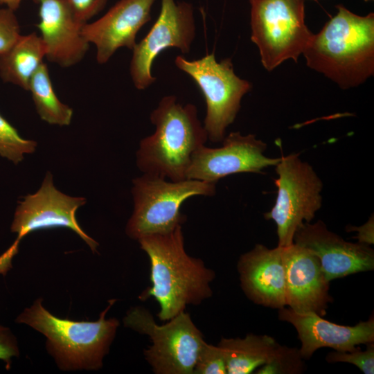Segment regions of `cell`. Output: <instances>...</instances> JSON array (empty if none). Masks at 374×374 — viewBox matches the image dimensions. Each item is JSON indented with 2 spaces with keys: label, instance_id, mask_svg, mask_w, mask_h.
<instances>
[{
  "label": "cell",
  "instance_id": "1",
  "mask_svg": "<svg viewBox=\"0 0 374 374\" xmlns=\"http://www.w3.org/2000/svg\"><path fill=\"white\" fill-rule=\"evenodd\" d=\"M137 241L150 259L152 283L139 298L145 301L153 297L157 301V316L161 321H167L185 311L187 305H198L212 296L211 283L215 274L202 259L186 253L181 225Z\"/></svg>",
  "mask_w": 374,
  "mask_h": 374
},
{
  "label": "cell",
  "instance_id": "2",
  "mask_svg": "<svg viewBox=\"0 0 374 374\" xmlns=\"http://www.w3.org/2000/svg\"><path fill=\"white\" fill-rule=\"evenodd\" d=\"M337 8L303 55L310 69L346 89L374 73V14L360 16L342 5Z\"/></svg>",
  "mask_w": 374,
  "mask_h": 374
},
{
  "label": "cell",
  "instance_id": "3",
  "mask_svg": "<svg viewBox=\"0 0 374 374\" xmlns=\"http://www.w3.org/2000/svg\"><path fill=\"white\" fill-rule=\"evenodd\" d=\"M154 132L142 139L136 153L137 168L143 173L171 181L186 179L193 154L205 145L207 132L198 118L197 107L163 96L150 114Z\"/></svg>",
  "mask_w": 374,
  "mask_h": 374
},
{
  "label": "cell",
  "instance_id": "4",
  "mask_svg": "<svg viewBox=\"0 0 374 374\" xmlns=\"http://www.w3.org/2000/svg\"><path fill=\"white\" fill-rule=\"evenodd\" d=\"M42 301V298L37 299L17 317L16 323L26 324L45 336L46 350L60 370L101 368L119 326L117 319H105L116 299L108 301L107 307L94 321L57 317L43 306Z\"/></svg>",
  "mask_w": 374,
  "mask_h": 374
},
{
  "label": "cell",
  "instance_id": "5",
  "mask_svg": "<svg viewBox=\"0 0 374 374\" xmlns=\"http://www.w3.org/2000/svg\"><path fill=\"white\" fill-rule=\"evenodd\" d=\"M216 184L186 179L171 181L150 174L132 180L134 210L125 233L138 240L151 234L164 233L182 225L186 217L180 211L184 202L193 196H213Z\"/></svg>",
  "mask_w": 374,
  "mask_h": 374
},
{
  "label": "cell",
  "instance_id": "6",
  "mask_svg": "<svg viewBox=\"0 0 374 374\" xmlns=\"http://www.w3.org/2000/svg\"><path fill=\"white\" fill-rule=\"evenodd\" d=\"M251 39L262 64L272 71L287 60L297 61L312 36L305 22V0H249Z\"/></svg>",
  "mask_w": 374,
  "mask_h": 374
},
{
  "label": "cell",
  "instance_id": "7",
  "mask_svg": "<svg viewBox=\"0 0 374 374\" xmlns=\"http://www.w3.org/2000/svg\"><path fill=\"white\" fill-rule=\"evenodd\" d=\"M124 326L148 335L152 344L143 350L145 360L157 374H193L199 352L205 342L203 334L185 311L158 325L146 308H130Z\"/></svg>",
  "mask_w": 374,
  "mask_h": 374
},
{
  "label": "cell",
  "instance_id": "8",
  "mask_svg": "<svg viewBox=\"0 0 374 374\" xmlns=\"http://www.w3.org/2000/svg\"><path fill=\"white\" fill-rule=\"evenodd\" d=\"M277 195L274 206L264 214L276 226L278 246L294 243L297 229L310 222L322 206L323 182L313 167L299 154L283 156L275 166Z\"/></svg>",
  "mask_w": 374,
  "mask_h": 374
},
{
  "label": "cell",
  "instance_id": "9",
  "mask_svg": "<svg viewBox=\"0 0 374 374\" xmlns=\"http://www.w3.org/2000/svg\"><path fill=\"white\" fill-rule=\"evenodd\" d=\"M175 64L192 78L204 96L206 105L204 127L208 139L213 143L222 142L227 127L238 115L242 98L251 89V84L235 73L230 58L218 62L214 53L194 60L177 55Z\"/></svg>",
  "mask_w": 374,
  "mask_h": 374
},
{
  "label": "cell",
  "instance_id": "10",
  "mask_svg": "<svg viewBox=\"0 0 374 374\" xmlns=\"http://www.w3.org/2000/svg\"><path fill=\"white\" fill-rule=\"evenodd\" d=\"M196 35L194 8L188 2L161 0L158 18L148 34L137 42L130 63L132 81L144 90L157 80L151 73L156 57L169 48L188 53Z\"/></svg>",
  "mask_w": 374,
  "mask_h": 374
},
{
  "label": "cell",
  "instance_id": "11",
  "mask_svg": "<svg viewBox=\"0 0 374 374\" xmlns=\"http://www.w3.org/2000/svg\"><path fill=\"white\" fill-rule=\"evenodd\" d=\"M87 199L67 195L55 188L52 174L48 171L39 190L29 194L19 202L16 208L11 231L17 233L15 242L30 233L41 229L67 228L73 231L97 252L98 243L88 235L76 219V212Z\"/></svg>",
  "mask_w": 374,
  "mask_h": 374
},
{
  "label": "cell",
  "instance_id": "12",
  "mask_svg": "<svg viewBox=\"0 0 374 374\" xmlns=\"http://www.w3.org/2000/svg\"><path fill=\"white\" fill-rule=\"evenodd\" d=\"M222 143L219 148L204 145L196 150L187 171V179L217 184L233 174L261 173L265 168L276 166L280 159L265 156L267 143L252 134L242 135L240 132H232Z\"/></svg>",
  "mask_w": 374,
  "mask_h": 374
},
{
  "label": "cell",
  "instance_id": "13",
  "mask_svg": "<svg viewBox=\"0 0 374 374\" xmlns=\"http://www.w3.org/2000/svg\"><path fill=\"white\" fill-rule=\"evenodd\" d=\"M294 243L318 258L329 282L374 269V251L369 245L344 240L321 220L301 225L294 234Z\"/></svg>",
  "mask_w": 374,
  "mask_h": 374
},
{
  "label": "cell",
  "instance_id": "14",
  "mask_svg": "<svg viewBox=\"0 0 374 374\" xmlns=\"http://www.w3.org/2000/svg\"><path fill=\"white\" fill-rule=\"evenodd\" d=\"M156 0H119L98 19L85 23L82 33L96 49L98 64L107 63L121 48L132 50L136 35L151 19Z\"/></svg>",
  "mask_w": 374,
  "mask_h": 374
},
{
  "label": "cell",
  "instance_id": "15",
  "mask_svg": "<svg viewBox=\"0 0 374 374\" xmlns=\"http://www.w3.org/2000/svg\"><path fill=\"white\" fill-rule=\"evenodd\" d=\"M281 248L287 305L297 313L326 315L333 299L318 258L294 243Z\"/></svg>",
  "mask_w": 374,
  "mask_h": 374
},
{
  "label": "cell",
  "instance_id": "16",
  "mask_svg": "<svg viewBox=\"0 0 374 374\" xmlns=\"http://www.w3.org/2000/svg\"><path fill=\"white\" fill-rule=\"evenodd\" d=\"M278 318L291 323L301 342L299 349L303 359H309L318 349L328 347L336 351H353L359 344L374 341V318L360 321L353 326H342L324 319L314 313H297L282 308Z\"/></svg>",
  "mask_w": 374,
  "mask_h": 374
},
{
  "label": "cell",
  "instance_id": "17",
  "mask_svg": "<svg viewBox=\"0 0 374 374\" xmlns=\"http://www.w3.org/2000/svg\"><path fill=\"white\" fill-rule=\"evenodd\" d=\"M39 21L36 25L46 48V58L61 67L79 63L89 43L82 33L84 24L77 20L67 0H36Z\"/></svg>",
  "mask_w": 374,
  "mask_h": 374
},
{
  "label": "cell",
  "instance_id": "18",
  "mask_svg": "<svg viewBox=\"0 0 374 374\" xmlns=\"http://www.w3.org/2000/svg\"><path fill=\"white\" fill-rule=\"evenodd\" d=\"M242 290L254 303L280 309L287 305L282 248L257 244L237 265Z\"/></svg>",
  "mask_w": 374,
  "mask_h": 374
},
{
  "label": "cell",
  "instance_id": "19",
  "mask_svg": "<svg viewBox=\"0 0 374 374\" xmlns=\"http://www.w3.org/2000/svg\"><path fill=\"white\" fill-rule=\"evenodd\" d=\"M217 346L227 373L249 374L273 360L281 348L273 337L248 334L244 338H222Z\"/></svg>",
  "mask_w": 374,
  "mask_h": 374
},
{
  "label": "cell",
  "instance_id": "20",
  "mask_svg": "<svg viewBox=\"0 0 374 374\" xmlns=\"http://www.w3.org/2000/svg\"><path fill=\"white\" fill-rule=\"evenodd\" d=\"M46 58V48L35 33L21 35L12 46L0 54V78L28 91L30 82Z\"/></svg>",
  "mask_w": 374,
  "mask_h": 374
},
{
  "label": "cell",
  "instance_id": "21",
  "mask_svg": "<svg viewBox=\"0 0 374 374\" xmlns=\"http://www.w3.org/2000/svg\"><path fill=\"white\" fill-rule=\"evenodd\" d=\"M36 111L40 118L51 125L68 126L73 109L56 95L48 66L43 62L33 75L28 87Z\"/></svg>",
  "mask_w": 374,
  "mask_h": 374
},
{
  "label": "cell",
  "instance_id": "22",
  "mask_svg": "<svg viewBox=\"0 0 374 374\" xmlns=\"http://www.w3.org/2000/svg\"><path fill=\"white\" fill-rule=\"evenodd\" d=\"M35 141L24 139L18 131L0 114V155L15 164L20 163L26 154L33 153Z\"/></svg>",
  "mask_w": 374,
  "mask_h": 374
},
{
  "label": "cell",
  "instance_id": "23",
  "mask_svg": "<svg viewBox=\"0 0 374 374\" xmlns=\"http://www.w3.org/2000/svg\"><path fill=\"white\" fill-rule=\"evenodd\" d=\"M299 349L282 346L278 353L269 363L256 370L258 374H296L303 369Z\"/></svg>",
  "mask_w": 374,
  "mask_h": 374
},
{
  "label": "cell",
  "instance_id": "24",
  "mask_svg": "<svg viewBox=\"0 0 374 374\" xmlns=\"http://www.w3.org/2000/svg\"><path fill=\"white\" fill-rule=\"evenodd\" d=\"M225 373H227V369L221 348L205 341L199 352L193 374Z\"/></svg>",
  "mask_w": 374,
  "mask_h": 374
},
{
  "label": "cell",
  "instance_id": "25",
  "mask_svg": "<svg viewBox=\"0 0 374 374\" xmlns=\"http://www.w3.org/2000/svg\"><path fill=\"white\" fill-rule=\"evenodd\" d=\"M366 350H362L357 347L353 351H333L326 356V361L330 363L346 362L357 366L364 374L374 373V344L368 343Z\"/></svg>",
  "mask_w": 374,
  "mask_h": 374
},
{
  "label": "cell",
  "instance_id": "26",
  "mask_svg": "<svg viewBox=\"0 0 374 374\" xmlns=\"http://www.w3.org/2000/svg\"><path fill=\"white\" fill-rule=\"evenodd\" d=\"M21 35L15 11L0 8V54L9 49Z\"/></svg>",
  "mask_w": 374,
  "mask_h": 374
},
{
  "label": "cell",
  "instance_id": "27",
  "mask_svg": "<svg viewBox=\"0 0 374 374\" xmlns=\"http://www.w3.org/2000/svg\"><path fill=\"white\" fill-rule=\"evenodd\" d=\"M67 1L77 20L85 24L105 8L107 0H67Z\"/></svg>",
  "mask_w": 374,
  "mask_h": 374
},
{
  "label": "cell",
  "instance_id": "28",
  "mask_svg": "<svg viewBox=\"0 0 374 374\" xmlns=\"http://www.w3.org/2000/svg\"><path fill=\"white\" fill-rule=\"evenodd\" d=\"M19 355L17 340L10 329L0 325V360L6 363V368H10L12 359Z\"/></svg>",
  "mask_w": 374,
  "mask_h": 374
},
{
  "label": "cell",
  "instance_id": "29",
  "mask_svg": "<svg viewBox=\"0 0 374 374\" xmlns=\"http://www.w3.org/2000/svg\"><path fill=\"white\" fill-rule=\"evenodd\" d=\"M348 231H355L357 235L355 237L358 242L370 245L374 243V220L373 215L364 224L360 226H348Z\"/></svg>",
  "mask_w": 374,
  "mask_h": 374
},
{
  "label": "cell",
  "instance_id": "30",
  "mask_svg": "<svg viewBox=\"0 0 374 374\" xmlns=\"http://www.w3.org/2000/svg\"><path fill=\"white\" fill-rule=\"evenodd\" d=\"M17 253L10 247L0 256V274L6 276L12 268V260Z\"/></svg>",
  "mask_w": 374,
  "mask_h": 374
},
{
  "label": "cell",
  "instance_id": "31",
  "mask_svg": "<svg viewBox=\"0 0 374 374\" xmlns=\"http://www.w3.org/2000/svg\"><path fill=\"white\" fill-rule=\"evenodd\" d=\"M23 0H0V5H3L13 11L17 10Z\"/></svg>",
  "mask_w": 374,
  "mask_h": 374
},
{
  "label": "cell",
  "instance_id": "32",
  "mask_svg": "<svg viewBox=\"0 0 374 374\" xmlns=\"http://www.w3.org/2000/svg\"><path fill=\"white\" fill-rule=\"evenodd\" d=\"M364 1H371V0H364ZM373 1V0H372Z\"/></svg>",
  "mask_w": 374,
  "mask_h": 374
},
{
  "label": "cell",
  "instance_id": "33",
  "mask_svg": "<svg viewBox=\"0 0 374 374\" xmlns=\"http://www.w3.org/2000/svg\"><path fill=\"white\" fill-rule=\"evenodd\" d=\"M34 1H35L36 0H33Z\"/></svg>",
  "mask_w": 374,
  "mask_h": 374
}]
</instances>
